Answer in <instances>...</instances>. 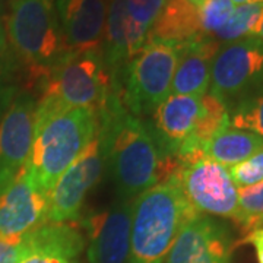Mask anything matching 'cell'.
<instances>
[{
    "mask_svg": "<svg viewBox=\"0 0 263 263\" xmlns=\"http://www.w3.org/2000/svg\"><path fill=\"white\" fill-rule=\"evenodd\" d=\"M98 136L113 179L124 200L167 180L179 167L174 157L162 155L151 130L132 114L116 89L98 114Z\"/></svg>",
    "mask_w": 263,
    "mask_h": 263,
    "instance_id": "1",
    "label": "cell"
},
{
    "mask_svg": "<svg viewBox=\"0 0 263 263\" xmlns=\"http://www.w3.org/2000/svg\"><path fill=\"white\" fill-rule=\"evenodd\" d=\"M197 215L173 177L145 190L132 203L129 263L164 262L181 227Z\"/></svg>",
    "mask_w": 263,
    "mask_h": 263,
    "instance_id": "2",
    "label": "cell"
},
{
    "mask_svg": "<svg viewBox=\"0 0 263 263\" xmlns=\"http://www.w3.org/2000/svg\"><path fill=\"white\" fill-rule=\"evenodd\" d=\"M116 85L101 53H66L43 79L35 119L69 108H88L100 114Z\"/></svg>",
    "mask_w": 263,
    "mask_h": 263,
    "instance_id": "3",
    "label": "cell"
},
{
    "mask_svg": "<svg viewBox=\"0 0 263 263\" xmlns=\"http://www.w3.org/2000/svg\"><path fill=\"white\" fill-rule=\"evenodd\" d=\"M100 129L98 114L88 108H69L35 119L28 165L46 193L75 162Z\"/></svg>",
    "mask_w": 263,
    "mask_h": 263,
    "instance_id": "4",
    "label": "cell"
},
{
    "mask_svg": "<svg viewBox=\"0 0 263 263\" xmlns=\"http://www.w3.org/2000/svg\"><path fill=\"white\" fill-rule=\"evenodd\" d=\"M6 31L15 53L38 79L66 54L56 9L48 0H13Z\"/></svg>",
    "mask_w": 263,
    "mask_h": 263,
    "instance_id": "5",
    "label": "cell"
},
{
    "mask_svg": "<svg viewBox=\"0 0 263 263\" xmlns=\"http://www.w3.org/2000/svg\"><path fill=\"white\" fill-rule=\"evenodd\" d=\"M177 59V46L152 41L126 62L123 85L117 84V89L132 114L152 113L168 97Z\"/></svg>",
    "mask_w": 263,
    "mask_h": 263,
    "instance_id": "6",
    "label": "cell"
},
{
    "mask_svg": "<svg viewBox=\"0 0 263 263\" xmlns=\"http://www.w3.org/2000/svg\"><path fill=\"white\" fill-rule=\"evenodd\" d=\"M190 206L197 214L230 218L237 222L238 195L237 186L224 165L197 152L179 160L173 176Z\"/></svg>",
    "mask_w": 263,
    "mask_h": 263,
    "instance_id": "7",
    "label": "cell"
},
{
    "mask_svg": "<svg viewBox=\"0 0 263 263\" xmlns=\"http://www.w3.org/2000/svg\"><path fill=\"white\" fill-rule=\"evenodd\" d=\"M263 84V43L247 37L219 46L212 70L209 94L228 107Z\"/></svg>",
    "mask_w": 263,
    "mask_h": 263,
    "instance_id": "8",
    "label": "cell"
},
{
    "mask_svg": "<svg viewBox=\"0 0 263 263\" xmlns=\"http://www.w3.org/2000/svg\"><path fill=\"white\" fill-rule=\"evenodd\" d=\"M104 162L103 143L97 135L48 193L47 222L67 224L78 219L88 192L101 179Z\"/></svg>",
    "mask_w": 263,
    "mask_h": 263,
    "instance_id": "9",
    "label": "cell"
},
{
    "mask_svg": "<svg viewBox=\"0 0 263 263\" xmlns=\"http://www.w3.org/2000/svg\"><path fill=\"white\" fill-rule=\"evenodd\" d=\"M48 195L27 164L0 187V235L24 237L47 222Z\"/></svg>",
    "mask_w": 263,
    "mask_h": 263,
    "instance_id": "10",
    "label": "cell"
},
{
    "mask_svg": "<svg viewBox=\"0 0 263 263\" xmlns=\"http://www.w3.org/2000/svg\"><path fill=\"white\" fill-rule=\"evenodd\" d=\"M54 9L65 53H101L108 0H54Z\"/></svg>",
    "mask_w": 263,
    "mask_h": 263,
    "instance_id": "11",
    "label": "cell"
},
{
    "mask_svg": "<svg viewBox=\"0 0 263 263\" xmlns=\"http://www.w3.org/2000/svg\"><path fill=\"white\" fill-rule=\"evenodd\" d=\"M233 243L226 226L197 215L181 227L167 263H230Z\"/></svg>",
    "mask_w": 263,
    "mask_h": 263,
    "instance_id": "12",
    "label": "cell"
},
{
    "mask_svg": "<svg viewBox=\"0 0 263 263\" xmlns=\"http://www.w3.org/2000/svg\"><path fill=\"white\" fill-rule=\"evenodd\" d=\"M88 231L89 263H127L130 250L132 202L123 200L91 214L84 221Z\"/></svg>",
    "mask_w": 263,
    "mask_h": 263,
    "instance_id": "13",
    "label": "cell"
},
{
    "mask_svg": "<svg viewBox=\"0 0 263 263\" xmlns=\"http://www.w3.org/2000/svg\"><path fill=\"white\" fill-rule=\"evenodd\" d=\"M37 104L19 98L0 122V187L28 164L34 142Z\"/></svg>",
    "mask_w": 263,
    "mask_h": 263,
    "instance_id": "14",
    "label": "cell"
},
{
    "mask_svg": "<svg viewBox=\"0 0 263 263\" xmlns=\"http://www.w3.org/2000/svg\"><path fill=\"white\" fill-rule=\"evenodd\" d=\"M202 111V97L168 95L152 111V136L162 155L177 157L190 141Z\"/></svg>",
    "mask_w": 263,
    "mask_h": 263,
    "instance_id": "15",
    "label": "cell"
},
{
    "mask_svg": "<svg viewBox=\"0 0 263 263\" xmlns=\"http://www.w3.org/2000/svg\"><path fill=\"white\" fill-rule=\"evenodd\" d=\"M219 43L211 37H203L179 46V59L170 88V95L208 94L211 84V70Z\"/></svg>",
    "mask_w": 263,
    "mask_h": 263,
    "instance_id": "16",
    "label": "cell"
},
{
    "mask_svg": "<svg viewBox=\"0 0 263 263\" xmlns=\"http://www.w3.org/2000/svg\"><path fill=\"white\" fill-rule=\"evenodd\" d=\"M82 234L70 224L46 222L28 234V249L18 263H78Z\"/></svg>",
    "mask_w": 263,
    "mask_h": 263,
    "instance_id": "17",
    "label": "cell"
},
{
    "mask_svg": "<svg viewBox=\"0 0 263 263\" xmlns=\"http://www.w3.org/2000/svg\"><path fill=\"white\" fill-rule=\"evenodd\" d=\"M203 37L199 3L192 0H167L151 27L146 43L157 41L179 47Z\"/></svg>",
    "mask_w": 263,
    "mask_h": 263,
    "instance_id": "18",
    "label": "cell"
},
{
    "mask_svg": "<svg viewBox=\"0 0 263 263\" xmlns=\"http://www.w3.org/2000/svg\"><path fill=\"white\" fill-rule=\"evenodd\" d=\"M262 148V136L227 124L202 146V152L224 167H234Z\"/></svg>",
    "mask_w": 263,
    "mask_h": 263,
    "instance_id": "19",
    "label": "cell"
},
{
    "mask_svg": "<svg viewBox=\"0 0 263 263\" xmlns=\"http://www.w3.org/2000/svg\"><path fill=\"white\" fill-rule=\"evenodd\" d=\"M167 0H124V19L133 53L139 51L148 38L152 24Z\"/></svg>",
    "mask_w": 263,
    "mask_h": 263,
    "instance_id": "20",
    "label": "cell"
},
{
    "mask_svg": "<svg viewBox=\"0 0 263 263\" xmlns=\"http://www.w3.org/2000/svg\"><path fill=\"white\" fill-rule=\"evenodd\" d=\"M262 16L263 5H238L228 22L212 38L227 44L241 38L254 37Z\"/></svg>",
    "mask_w": 263,
    "mask_h": 263,
    "instance_id": "21",
    "label": "cell"
},
{
    "mask_svg": "<svg viewBox=\"0 0 263 263\" xmlns=\"http://www.w3.org/2000/svg\"><path fill=\"white\" fill-rule=\"evenodd\" d=\"M228 114L233 127L252 132L263 138V84L237 101Z\"/></svg>",
    "mask_w": 263,
    "mask_h": 263,
    "instance_id": "22",
    "label": "cell"
},
{
    "mask_svg": "<svg viewBox=\"0 0 263 263\" xmlns=\"http://www.w3.org/2000/svg\"><path fill=\"white\" fill-rule=\"evenodd\" d=\"M238 218L237 224L243 228L245 237L263 227V181L252 186L237 187Z\"/></svg>",
    "mask_w": 263,
    "mask_h": 263,
    "instance_id": "23",
    "label": "cell"
},
{
    "mask_svg": "<svg viewBox=\"0 0 263 263\" xmlns=\"http://www.w3.org/2000/svg\"><path fill=\"white\" fill-rule=\"evenodd\" d=\"M235 5L231 0H203L199 3L200 28L205 37H214L231 18Z\"/></svg>",
    "mask_w": 263,
    "mask_h": 263,
    "instance_id": "24",
    "label": "cell"
},
{
    "mask_svg": "<svg viewBox=\"0 0 263 263\" xmlns=\"http://www.w3.org/2000/svg\"><path fill=\"white\" fill-rule=\"evenodd\" d=\"M228 173L237 187H246L263 181V148L250 158L231 167Z\"/></svg>",
    "mask_w": 263,
    "mask_h": 263,
    "instance_id": "25",
    "label": "cell"
},
{
    "mask_svg": "<svg viewBox=\"0 0 263 263\" xmlns=\"http://www.w3.org/2000/svg\"><path fill=\"white\" fill-rule=\"evenodd\" d=\"M28 249V234L24 237L0 235V263H18Z\"/></svg>",
    "mask_w": 263,
    "mask_h": 263,
    "instance_id": "26",
    "label": "cell"
},
{
    "mask_svg": "<svg viewBox=\"0 0 263 263\" xmlns=\"http://www.w3.org/2000/svg\"><path fill=\"white\" fill-rule=\"evenodd\" d=\"M245 241L252 243L256 250V256H257V262L263 263V227L253 231L252 234H249L245 238Z\"/></svg>",
    "mask_w": 263,
    "mask_h": 263,
    "instance_id": "27",
    "label": "cell"
},
{
    "mask_svg": "<svg viewBox=\"0 0 263 263\" xmlns=\"http://www.w3.org/2000/svg\"><path fill=\"white\" fill-rule=\"evenodd\" d=\"M6 43H8V35H6V29L0 22V59L3 56L5 50H6Z\"/></svg>",
    "mask_w": 263,
    "mask_h": 263,
    "instance_id": "28",
    "label": "cell"
},
{
    "mask_svg": "<svg viewBox=\"0 0 263 263\" xmlns=\"http://www.w3.org/2000/svg\"><path fill=\"white\" fill-rule=\"evenodd\" d=\"M234 5H263V0H231Z\"/></svg>",
    "mask_w": 263,
    "mask_h": 263,
    "instance_id": "29",
    "label": "cell"
},
{
    "mask_svg": "<svg viewBox=\"0 0 263 263\" xmlns=\"http://www.w3.org/2000/svg\"><path fill=\"white\" fill-rule=\"evenodd\" d=\"M256 38H259L260 41L263 43V16H262V21H260V24H259V28H257V32H256Z\"/></svg>",
    "mask_w": 263,
    "mask_h": 263,
    "instance_id": "30",
    "label": "cell"
},
{
    "mask_svg": "<svg viewBox=\"0 0 263 263\" xmlns=\"http://www.w3.org/2000/svg\"><path fill=\"white\" fill-rule=\"evenodd\" d=\"M192 2H196V3H200V2H203V0H192Z\"/></svg>",
    "mask_w": 263,
    "mask_h": 263,
    "instance_id": "31",
    "label": "cell"
},
{
    "mask_svg": "<svg viewBox=\"0 0 263 263\" xmlns=\"http://www.w3.org/2000/svg\"><path fill=\"white\" fill-rule=\"evenodd\" d=\"M0 13H2V0H0Z\"/></svg>",
    "mask_w": 263,
    "mask_h": 263,
    "instance_id": "32",
    "label": "cell"
},
{
    "mask_svg": "<svg viewBox=\"0 0 263 263\" xmlns=\"http://www.w3.org/2000/svg\"><path fill=\"white\" fill-rule=\"evenodd\" d=\"M48 2H51V3H53V2H54V0H48Z\"/></svg>",
    "mask_w": 263,
    "mask_h": 263,
    "instance_id": "33",
    "label": "cell"
}]
</instances>
